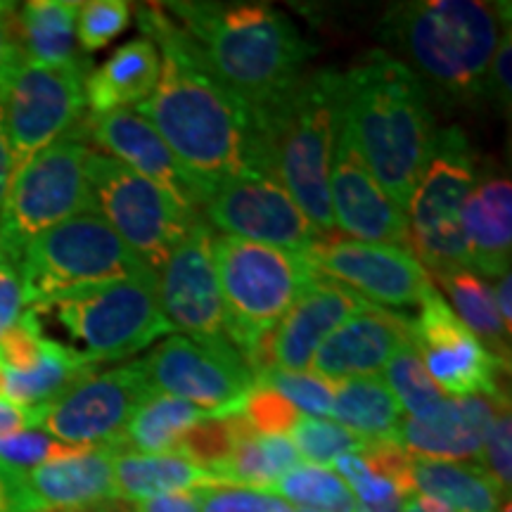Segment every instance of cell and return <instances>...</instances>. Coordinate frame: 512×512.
I'll list each match as a JSON object with an SVG mask.
<instances>
[{"label":"cell","mask_w":512,"mask_h":512,"mask_svg":"<svg viewBox=\"0 0 512 512\" xmlns=\"http://www.w3.org/2000/svg\"><path fill=\"white\" fill-rule=\"evenodd\" d=\"M214 261L226 335L242 358L256 339L278 328L318 275L306 254L219 233H214Z\"/></svg>","instance_id":"obj_7"},{"label":"cell","mask_w":512,"mask_h":512,"mask_svg":"<svg viewBox=\"0 0 512 512\" xmlns=\"http://www.w3.org/2000/svg\"><path fill=\"white\" fill-rule=\"evenodd\" d=\"M24 309V290L17 261L0 252V337L17 323Z\"/></svg>","instance_id":"obj_46"},{"label":"cell","mask_w":512,"mask_h":512,"mask_svg":"<svg viewBox=\"0 0 512 512\" xmlns=\"http://www.w3.org/2000/svg\"><path fill=\"white\" fill-rule=\"evenodd\" d=\"M342 126L358 157L406 214L437 126L411 69L375 48L342 72Z\"/></svg>","instance_id":"obj_2"},{"label":"cell","mask_w":512,"mask_h":512,"mask_svg":"<svg viewBox=\"0 0 512 512\" xmlns=\"http://www.w3.org/2000/svg\"><path fill=\"white\" fill-rule=\"evenodd\" d=\"M330 415L363 439H394L403 420L399 401L380 375L335 384Z\"/></svg>","instance_id":"obj_31"},{"label":"cell","mask_w":512,"mask_h":512,"mask_svg":"<svg viewBox=\"0 0 512 512\" xmlns=\"http://www.w3.org/2000/svg\"><path fill=\"white\" fill-rule=\"evenodd\" d=\"M358 456L368 472L392 484L403 498L413 494V456L394 439H370Z\"/></svg>","instance_id":"obj_45"},{"label":"cell","mask_w":512,"mask_h":512,"mask_svg":"<svg viewBox=\"0 0 512 512\" xmlns=\"http://www.w3.org/2000/svg\"><path fill=\"white\" fill-rule=\"evenodd\" d=\"M290 441L302 460H309L316 467H328L339 456H344V453H358L370 439L358 437L356 432L347 430V427H342L335 420L306 418V415H302L290 432Z\"/></svg>","instance_id":"obj_37"},{"label":"cell","mask_w":512,"mask_h":512,"mask_svg":"<svg viewBox=\"0 0 512 512\" xmlns=\"http://www.w3.org/2000/svg\"><path fill=\"white\" fill-rule=\"evenodd\" d=\"M93 512H131V510H128L126 505L112 503V505H105V508H100V510H93Z\"/></svg>","instance_id":"obj_55"},{"label":"cell","mask_w":512,"mask_h":512,"mask_svg":"<svg viewBox=\"0 0 512 512\" xmlns=\"http://www.w3.org/2000/svg\"><path fill=\"white\" fill-rule=\"evenodd\" d=\"M74 0H31L17 12V31L24 60L41 67H76L86 64L76 48Z\"/></svg>","instance_id":"obj_28"},{"label":"cell","mask_w":512,"mask_h":512,"mask_svg":"<svg viewBox=\"0 0 512 512\" xmlns=\"http://www.w3.org/2000/svg\"><path fill=\"white\" fill-rule=\"evenodd\" d=\"M126 508L131 512H200V505H197L192 491L147 498V501L126 505Z\"/></svg>","instance_id":"obj_49"},{"label":"cell","mask_w":512,"mask_h":512,"mask_svg":"<svg viewBox=\"0 0 512 512\" xmlns=\"http://www.w3.org/2000/svg\"><path fill=\"white\" fill-rule=\"evenodd\" d=\"M162 55L150 38H136L117 48L107 62L86 76L88 114L136 110L155 93Z\"/></svg>","instance_id":"obj_26"},{"label":"cell","mask_w":512,"mask_h":512,"mask_svg":"<svg viewBox=\"0 0 512 512\" xmlns=\"http://www.w3.org/2000/svg\"><path fill=\"white\" fill-rule=\"evenodd\" d=\"M3 387H5V366L0 363V399H3Z\"/></svg>","instance_id":"obj_57"},{"label":"cell","mask_w":512,"mask_h":512,"mask_svg":"<svg viewBox=\"0 0 512 512\" xmlns=\"http://www.w3.org/2000/svg\"><path fill=\"white\" fill-rule=\"evenodd\" d=\"M382 380L387 382L389 392L399 401L401 411H406L415 420H427L437 415L448 399L427 375L413 342H406L389 358Z\"/></svg>","instance_id":"obj_35"},{"label":"cell","mask_w":512,"mask_h":512,"mask_svg":"<svg viewBox=\"0 0 512 512\" xmlns=\"http://www.w3.org/2000/svg\"><path fill=\"white\" fill-rule=\"evenodd\" d=\"M150 394L143 361L95 370L53 403L38 408L34 430L76 448L121 446L133 413Z\"/></svg>","instance_id":"obj_14"},{"label":"cell","mask_w":512,"mask_h":512,"mask_svg":"<svg viewBox=\"0 0 512 512\" xmlns=\"http://www.w3.org/2000/svg\"><path fill=\"white\" fill-rule=\"evenodd\" d=\"M200 512H294V508L271 491L247 489L235 484H209L192 491Z\"/></svg>","instance_id":"obj_42"},{"label":"cell","mask_w":512,"mask_h":512,"mask_svg":"<svg viewBox=\"0 0 512 512\" xmlns=\"http://www.w3.org/2000/svg\"><path fill=\"white\" fill-rule=\"evenodd\" d=\"M140 361L152 392L188 401L209 415L240 413L256 387L252 370L228 339L200 342L171 335Z\"/></svg>","instance_id":"obj_13"},{"label":"cell","mask_w":512,"mask_h":512,"mask_svg":"<svg viewBox=\"0 0 512 512\" xmlns=\"http://www.w3.org/2000/svg\"><path fill=\"white\" fill-rule=\"evenodd\" d=\"M510 60H512V31L508 29L498 43L494 60L484 83V100L494 102L498 110H510Z\"/></svg>","instance_id":"obj_47"},{"label":"cell","mask_w":512,"mask_h":512,"mask_svg":"<svg viewBox=\"0 0 512 512\" xmlns=\"http://www.w3.org/2000/svg\"><path fill=\"white\" fill-rule=\"evenodd\" d=\"M330 204L335 228L349 235V240L408 249L406 214L396 207L358 157L344 126L332 157Z\"/></svg>","instance_id":"obj_21"},{"label":"cell","mask_w":512,"mask_h":512,"mask_svg":"<svg viewBox=\"0 0 512 512\" xmlns=\"http://www.w3.org/2000/svg\"><path fill=\"white\" fill-rule=\"evenodd\" d=\"M498 512H512V505H510V501H505L503 505H501V510Z\"/></svg>","instance_id":"obj_58"},{"label":"cell","mask_w":512,"mask_h":512,"mask_svg":"<svg viewBox=\"0 0 512 512\" xmlns=\"http://www.w3.org/2000/svg\"><path fill=\"white\" fill-rule=\"evenodd\" d=\"M24 60L17 31V10L12 3H0V88Z\"/></svg>","instance_id":"obj_48"},{"label":"cell","mask_w":512,"mask_h":512,"mask_svg":"<svg viewBox=\"0 0 512 512\" xmlns=\"http://www.w3.org/2000/svg\"><path fill=\"white\" fill-rule=\"evenodd\" d=\"M43 323L31 309H24L12 328L0 337V363L5 370L27 373L38 363L43 349Z\"/></svg>","instance_id":"obj_44"},{"label":"cell","mask_w":512,"mask_h":512,"mask_svg":"<svg viewBox=\"0 0 512 512\" xmlns=\"http://www.w3.org/2000/svg\"><path fill=\"white\" fill-rule=\"evenodd\" d=\"M117 448H81L22 475L0 472L8 512H93L119 503L112 472Z\"/></svg>","instance_id":"obj_19"},{"label":"cell","mask_w":512,"mask_h":512,"mask_svg":"<svg viewBox=\"0 0 512 512\" xmlns=\"http://www.w3.org/2000/svg\"><path fill=\"white\" fill-rule=\"evenodd\" d=\"M24 306L150 271L98 211H83L46 230L17 261Z\"/></svg>","instance_id":"obj_8"},{"label":"cell","mask_w":512,"mask_h":512,"mask_svg":"<svg viewBox=\"0 0 512 512\" xmlns=\"http://www.w3.org/2000/svg\"><path fill=\"white\" fill-rule=\"evenodd\" d=\"M138 27L162 48V74L136 112L155 126L195 181L200 202L228 178L256 174L252 112L211 76L195 41L164 5H143Z\"/></svg>","instance_id":"obj_1"},{"label":"cell","mask_w":512,"mask_h":512,"mask_svg":"<svg viewBox=\"0 0 512 512\" xmlns=\"http://www.w3.org/2000/svg\"><path fill=\"white\" fill-rule=\"evenodd\" d=\"M477 183L475 157L456 126L437 128L432 152L406 209L408 252L439 275L467 268L463 207Z\"/></svg>","instance_id":"obj_9"},{"label":"cell","mask_w":512,"mask_h":512,"mask_svg":"<svg viewBox=\"0 0 512 512\" xmlns=\"http://www.w3.org/2000/svg\"><path fill=\"white\" fill-rule=\"evenodd\" d=\"M434 280L444 287L451 297L453 313L460 323L475 335L496 358L510 363V328L503 323L496 309L494 290L486 280L472 273L470 268H456L434 275Z\"/></svg>","instance_id":"obj_32"},{"label":"cell","mask_w":512,"mask_h":512,"mask_svg":"<svg viewBox=\"0 0 512 512\" xmlns=\"http://www.w3.org/2000/svg\"><path fill=\"white\" fill-rule=\"evenodd\" d=\"M467 268L486 278L510 273L512 252V183L496 176L475 183L463 207Z\"/></svg>","instance_id":"obj_25"},{"label":"cell","mask_w":512,"mask_h":512,"mask_svg":"<svg viewBox=\"0 0 512 512\" xmlns=\"http://www.w3.org/2000/svg\"><path fill=\"white\" fill-rule=\"evenodd\" d=\"M406 342H411L406 313L363 302L320 344L311 361L313 375L330 384L377 375Z\"/></svg>","instance_id":"obj_22"},{"label":"cell","mask_w":512,"mask_h":512,"mask_svg":"<svg viewBox=\"0 0 512 512\" xmlns=\"http://www.w3.org/2000/svg\"><path fill=\"white\" fill-rule=\"evenodd\" d=\"M294 512H318V510H309V508H294Z\"/></svg>","instance_id":"obj_59"},{"label":"cell","mask_w":512,"mask_h":512,"mask_svg":"<svg viewBox=\"0 0 512 512\" xmlns=\"http://www.w3.org/2000/svg\"><path fill=\"white\" fill-rule=\"evenodd\" d=\"M508 396H463L446 399L437 415L427 420H401L394 441L413 458L422 460H475L482 451L486 434L498 408Z\"/></svg>","instance_id":"obj_23"},{"label":"cell","mask_w":512,"mask_h":512,"mask_svg":"<svg viewBox=\"0 0 512 512\" xmlns=\"http://www.w3.org/2000/svg\"><path fill=\"white\" fill-rule=\"evenodd\" d=\"M88 64L41 67L22 60L0 88V126L12 169L72 133L86 114Z\"/></svg>","instance_id":"obj_12"},{"label":"cell","mask_w":512,"mask_h":512,"mask_svg":"<svg viewBox=\"0 0 512 512\" xmlns=\"http://www.w3.org/2000/svg\"><path fill=\"white\" fill-rule=\"evenodd\" d=\"M342 131V72H306L268 110L254 114L256 174L273 178L323 235H337L330 171Z\"/></svg>","instance_id":"obj_5"},{"label":"cell","mask_w":512,"mask_h":512,"mask_svg":"<svg viewBox=\"0 0 512 512\" xmlns=\"http://www.w3.org/2000/svg\"><path fill=\"white\" fill-rule=\"evenodd\" d=\"M204 67L249 112L275 105L306 74L311 46L285 12L256 3H169Z\"/></svg>","instance_id":"obj_3"},{"label":"cell","mask_w":512,"mask_h":512,"mask_svg":"<svg viewBox=\"0 0 512 512\" xmlns=\"http://www.w3.org/2000/svg\"><path fill=\"white\" fill-rule=\"evenodd\" d=\"M0 512H8V501H5V491H3V484H0Z\"/></svg>","instance_id":"obj_56"},{"label":"cell","mask_w":512,"mask_h":512,"mask_svg":"<svg viewBox=\"0 0 512 512\" xmlns=\"http://www.w3.org/2000/svg\"><path fill=\"white\" fill-rule=\"evenodd\" d=\"M403 498H392V501L380 503V505H363L358 503L354 512H401Z\"/></svg>","instance_id":"obj_54"},{"label":"cell","mask_w":512,"mask_h":512,"mask_svg":"<svg viewBox=\"0 0 512 512\" xmlns=\"http://www.w3.org/2000/svg\"><path fill=\"white\" fill-rule=\"evenodd\" d=\"M31 427H36V411H24L15 403L0 399V439Z\"/></svg>","instance_id":"obj_50"},{"label":"cell","mask_w":512,"mask_h":512,"mask_svg":"<svg viewBox=\"0 0 512 512\" xmlns=\"http://www.w3.org/2000/svg\"><path fill=\"white\" fill-rule=\"evenodd\" d=\"M494 290V302H496V309L501 313L503 323L508 325L512 323V275L505 273L501 278L496 280V287H491Z\"/></svg>","instance_id":"obj_51"},{"label":"cell","mask_w":512,"mask_h":512,"mask_svg":"<svg viewBox=\"0 0 512 512\" xmlns=\"http://www.w3.org/2000/svg\"><path fill=\"white\" fill-rule=\"evenodd\" d=\"M95 370L98 366L93 361L46 335L43 337L41 358L34 368L27 373L5 370L3 399L24 408V411H38V408L53 403L67 389H72L83 377L93 375Z\"/></svg>","instance_id":"obj_29"},{"label":"cell","mask_w":512,"mask_h":512,"mask_svg":"<svg viewBox=\"0 0 512 512\" xmlns=\"http://www.w3.org/2000/svg\"><path fill=\"white\" fill-rule=\"evenodd\" d=\"M240 413L259 437H287L302 418L283 394H278L271 387H264V384H256L249 392Z\"/></svg>","instance_id":"obj_41"},{"label":"cell","mask_w":512,"mask_h":512,"mask_svg":"<svg viewBox=\"0 0 512 512\" xmlns=\"http://www.w3.org/2000/svg\"><path fill=\"white\" fill-rule=\"evenodd\" d=\"M316 273L344 285L363 302L399 311L418 309L434 285L430 273L406 247L370 245L323 235L309 254Z\"/></svg>","instance_id":"obj_17"},{"label":"cell","mask_w":512,"mask_h":512,"mask_svg":"<svg viewBox=\"0 0 512 512\" xmlns=\"http://www.w3.org/2000/svg\"><path fill=\"white\" fill-rule=\"evenodd\" d=\"M361 304L358 294L318 273L273 332L275 368L290 373L311 368L320 344L361 309Z\"/></svg>","instance_id":"obj_24"},{"label":"cell","mask_w":512,"mask_h":512,"mask_svg":"<svg viewBox=\"0 0 512 512\" xmlns=\"http://www.w3.org/2000/svg\"><path fill=\"white\" fill-rule=\"evenodd\" d=\"M207 415L188 401L152 392L128 422L121 448L138 453H178V446L190 427H195Z\"/></svg>","instance_id":"obj_33"},{"label":"cell","mask_w":512,"mask_h":512,"mask_svg":"<svg viewBox=\"0 0 512 512\" xmlns=\"http://www.w3.org/2000/svg\"><path fill=\"white\" fill-rule=\"evenodd\" d=\"M510 29V3L415 0L387 10L380 38L387 55L418 76L444 105L482 98L491 60Z\"/></svg>","instance_id":"obj_4"},{"label":"cell","mask_w":512,"mask_h":512,"mask_svg":"<svg viewBox=\"0 0 512 512\" xmlns=\"http://www.w3.org/2000/svg\"><path fill=\"white\" fill-rule=\"evenodd\" d=\"M88 155L91 145L76 126L19 166L0 211V252L19 261L38 235L93 209L86 178Z\"/></svg>","instance_id":"obj_10"},{"label":"cell","mask_w":512,"mask_h":512,"mask_svg":"<svg viewBox=\"0 0 512 512\" xmlns=\"http://www.w3.org/2000/svg\"><path fill=\"white\" fill-rule=\"evenodd\" d=\"M83 140H91L105 150L102 155L117 159L136 171L174 200L188 214L200 216V190L185 174L181 162L169 150L155 126L136 110H114L88 114L79 124Z\"/></svg>","instance_id":"obj_20"},{"label":"cell","mask_w":512,"mask_h":512,"mask_svg":"<svg viewBox=\"0 0 512 512\" xmlns=\"http://www.w3.org/2000/svg\"><path fill=\"white\" fill-rule=\"evenodd\" d=\"M401 512H456L453 508H448L446 503L437 501L432 496H422V494H413L403 498L401 503Z\"/></svg>","instance_id":"obj_53"},{"label":"cell","mask_w":512,"mask_h":512,"mask_svg":"<svg viewBox=\"0 0 512 512\" xmlns=\"http://www.w3.org/2000/svg\"><path fill=\"white\" fill-rule=\"evenodd\" d=\"M479 467L489 475L491 482L498 486L501 494H510L512 482V420L510 403L498 408L494 422H491L489 434H486L482 451H479Z\"/></svg>","instance_id":"obj_43"},{"label":"cell","mask_w":512,"mask_h":512,"mask_svg":"<svg viewBox=\"0 0 512 512\" xmlns=\"http://www.w3.org/2000/svg\"><path fill=\"white\" fill-rule=\"evenodd\" d=\"M81 448L67 446L41 430H22L0 439V472L5 475H22L50 460L67 458L79 453Z\"/></svg>","instance_id":"obj_38"},{"label":"cell","mask_w":512,"mask_h":512,"mask_svg":"<svg viewBox=\"0 0 512 512\" xmlns=\"http://www.w3.org/2000/svg\"><path fill=\"white\" fill-rule=\"evenodd\" d=\"M275 496L294 503V508L318 512H354L356 496L328 467L299 465L273 486Z\"/></svg>","instance_id":"obj_36"},{"label":"cell","mask_w":512,"mask_h":512,"mask_svg":"<svg viewBox=\"0 0 512 512\" xmlns=\"http://www.w3.org/2000/svg\"><path fill=\"white\" fill-rule=\"evenodd\" d=\"M413 491L456 512H498L503 494L479 465L413 458Z\"/></svg>","instance_id":"obj_30"},{"label":"cell","mask_w":512,"mask_h":512,"mask_svg":"<svg viewBox=\"0 0 512 512\" xmlns=\"http://www.w3.org/2000/svg\"><path fill=\"white\" fill-rule=\"evenodd\" d=\"M200 216L221 235L306 256L323 238L283 185L259 174L228 178L211 188L200 202Z\"/></svg>","instance_id":"obj_15"},{"label":"cell","mask_w":512,"mask_h":512,"mask_svg":"<svg viewBox=\"0 0 512 512\" xmlns=\"http://www.w3.org/2000/svg\"><path fill=\"white\" fill-rule=\"evenodd\" d=\"M38 320H53L67 347L95 366L124 361L171 332L157 297V273L83 287L27 306Z\"/></svg>","instance_id":"obj_6"},{"label":"cell","mask_w":512,"mask_h":512,"mask_svg":"<svg viewBox=\"0 0 512 512\" xmlns=\"http://www.w3.org/2000/svg\"><path fill=\"white\" fill-rule=\"evenodd\" d=\"M214 233L200 216L157 273L159 309L171 332L178 330L200 342L228 339L214 261Z\"/></svg>","instance_id":"obj_18"},{"label":"cell","mask_w":512,"mask_h":512,"mask_svg":"<svg viewBox=\"0 0 512 512\" xmlns=\"http://www.w3.org/2000/svg\"><path fill=\"white\" fill-rule=\"evenodd\" d=\"M86 178L93 211L152 273L162 271L171 249L200 219L178 207L155 183L98 150L86 159Z\"/></svg>","instance_id":"obj_11"},{"label":"cell","mask_w":512,"mask_h":512,"mask_svg":"<svg viewBox=\"0 0 512 512\" xmlns=\"http://www.w3.org/2000/svg\"><path fill=\"white\" fill-rule=\"evenodd\" d=\"M112 472L117 498L128 505L219 484L207 467L192 463L183 453H138L117 448Z\"/></svg>","instance_id":"obj_27"},{"label":"cell","mask_w":512,"mask_h":512,"mask_svg":"<svg viewBox=\"0 0 512 512\" xmlns=\"http://www.w3.org/2000/svg\"><path fill=\"white\" fill-rule=\"evenodd\" d=\"M302 465V456L290 437H252L242 439L233 453L214 470L219 484L247 486V489L271 491L287 472Z\"/></svg>","instance_id":"obj_34"},{"label":"cell","mask_w":512,"mask_h":512,"mask_svg":"<svg viewBox=\"0 0 512 512\" xmlns=\"http://www.w3.org/2000/svg\"><path fill=\"white\" fill-rule=\"evenodd\" d=\"M12 174H15V169H12L10 147H8V140H5L3 126H0V211H3V202L5 197H8Z\"/></svg>","instance_id":"obj_52"},{"label":"cell","mask_w":512,"mask_h":512,"mask_svg":"<svg viewBox=\"0 0 512 512\" xmlns=\"http://www.w3.org/2000/svg\"><path fill=\"white\" fill-rule=\"evenodd\" d=\"M131 22V5L124 0H91L81 3L76 15V43L83 53H95L126 31Z\"/></svg>","instance_id":"obj_40"},{"label":"cell","mask_w":512,"mask_h":512,"mask_svg":"<svg viewBox=\"0 0 512 512\" xmlns=\"http://www.w3.org/2000/svg\"><path fill=\"white\" fill-rule=\"evenodd\" d=\"M411 342L427 375L453 399L463 396H508L501 377L510 363L501 361L460 323L437 287H430L411 318Z\"/></svg>","instance_id":"obj_16"},{"label":"cell","mask_w":512,"mask_h":512,"mask_svg":"<svg viewBox=\"0 0 512 512\" xmlns=\"http://www.w3.org/2000/svg\"><path fill=\"white\" fill-rule=\"evenodd\" d=\"M256 384L275 389L292 403L297 411H304L306 418L328 420L332 411V396H335V384L320 380L313 373H290V370H271L261 375Z\"/></svg>","instance_id":"obj_39"}]
</instances>
